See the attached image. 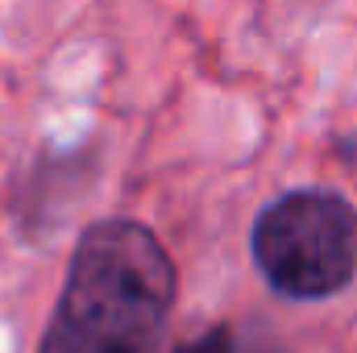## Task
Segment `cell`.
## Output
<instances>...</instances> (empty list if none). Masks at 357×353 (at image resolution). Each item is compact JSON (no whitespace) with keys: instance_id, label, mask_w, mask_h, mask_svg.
I'll return each mask as SVG.
<instances>
[{"instance_id":"cell-1","label":"cell","mask_w":357,"mask_h":353,"mask_svg":"<svg viewBox=\"0 0 357 353\" xmlns=\"http://www.w3.org/2000/svg\"><path fill=\"white\" fill-rule=\"evenodd\" d=\"M175 303V262L162 241L125 216L79 237L59 308L38 353H158Z\"/></svg>"},{"instance_id":"cell-2","label":"cell","mask_w":357,"mask_h":353,"mask_svg":"<svg viewBox=\"0 0 357 353\" xmlns=\"http://www.w3.org/2000/svg\"><path fill=\"white\" fill-rule=\"evenodd\" d=\"M254 262L291 299H328L357 270V212L324 187L287 191L254 220Z\"/></svg>"},{"instance_id":"cell-3","label":"cell","mask_w":357,"mask_h":353,"mask_svg":"<svg viewBox=\"0 0 357 353\" xmlns=\"http://www.w3.org/2000/svg\"><path fill=\"white\" fill-rule=\"evenodd\" d=\"M175 353H233V341H229L225 329H212L208 337H199V341H191V345H183Z\"/></svg>"}]
</instances>
